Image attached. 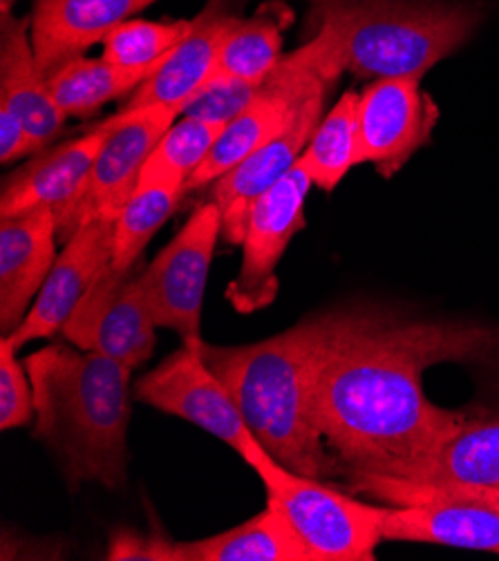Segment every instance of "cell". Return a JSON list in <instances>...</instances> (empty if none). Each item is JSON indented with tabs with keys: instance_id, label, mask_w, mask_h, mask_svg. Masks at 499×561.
I'll list each match as a JSON object with an SVG mask.
<instances>
[{
	"instance_id": "6da1fadb",
	"label": "cell",
	"mask_w": 499,
	"mask_h": 561,
	"mask_svg": "<svg viewBox=\"0 0 499 561\" xmlns=\"http://www.w3.org/2000/svg\"><path fill=\"white\" fill-rule=\"evenodd\" d=\"M495 352L499 331L484 324L341 311L314 376L316 425L345 474H393L466 419L426 397V371Z\"/></svg>"
},
{
	"instance_id": "7a4b0ae2",
	"label": "cell",
	"mask_w": 499,
	"mask_h": 561,
	"mask_svg": "<svg viewBox=\"0 0 499 561\" xmlns=\"http://www.w3.org/2000/svg\"><path fill=\"white\" fill-rule=\"evenodd\" d=\"M341 311L307 318L266 341L219 347L200 343L215 376L229 387L251 432L285 468L331 479L345 472L314 416V376Z\"/></svg>"
},
{
	"instance_id": "3957f363",
	"label": "cell",
	"mask_w": 499,
	"mask_h": 561,
	"mask_svg": "<svg viewBox=\"0 0 499 561\" xmlns=\"http://www.w3.org/2000/svg\"><path fill=\"white\" fill-rule=\"evenodd\" d=\"M23 365L34 391L32 434L59 461L68 488H124L133 369L68 341L41 347Z\"/></svg>"
},
{
	"instance_id": "277c9868",
	"label": "cell",
	"mask_w": 499,
	"mask_h": 561,
	"mask_svg": "<svg viewBox=\"0 0 499 561\" xmlns=\"http://www.w3.org/2000/svg\"><path fill=\"white\" fill-rule=\"evenodd\" d=\"M311 21L363 79H423L479 27L481 10L453 0H309Z\"/></svg>"
},
{
	"instance_id": "5b68a950",
	"label": "cell",
	"mask_w": 499,
	"mask_h": 561,
	"mask_svg": "<svg viewBox=\"0 0 499 561\" xmlns=\"http://www.w3.org/2000/svg\"><path fill=\"white\" fill-rule=\"evenodd\" d=\"M352 492L387 506L383 541H417L499 554V488L415 485L383 474H350Z\"/></svg>"
},
{
	"instance_id": "8992f818",
	"label": "cell",
	"mask_w": 499,
	"mask_h": 561,
	"mask_svg": "<svg viewBox=\"0 0 499 561\" xmlns=\"http://www.w3.org/2000/svg\"><path fill=\"white\" fill-rule=\"evenodd\" d=\"M253 470L266 490V503L287 522L309 561L376 559L387 506H372L322 479L298 474L269 453Z\"/></svg>"
},
{
	"instance_id": "52a82bcc",
	"label": "cell",
	"mask_w": 499,
	"mask_h": 561,
	"mask_svg": "<svg viewBox=\"0 0 499 561\" xmlns=\"http://www.w3.org/2000/svg\"><path fill=\"white\" fill-rule=\"evenodd\" d=\"M200 343H184L182 350L144 374L135 382L133 397L148 408L202 427L253 468L266 455V447L251 432L229 387L206 365Z\"/></svg>"
},
{
	"instance_id": "ba28073f",
	"label": "cell",
	"mask_w": 499,
	"mask_h": 561,
	"mask_svg": "<svg viewBox=\"0 0 499 561\" xmlns=\"http://www.w3.org/2000/svg\"><path fill=\"white\" fill-rule=\"evenodd\" d=\"M222 213L211 199L197 206L180 233L144 266V289L157 329L180 333L182 343L202 341V305Z\"/></svg>"
},
{
	"instance_id": "9c48e42d",
	"label": "cell",
	"mask_w": 499,
	"mask_h": 561,
	"mask_svg": "<svg viewBox=\"0 0 499 561\" xmlns=\"http://www.w3.org/2000/svg\"><path fill=\"white\" fill-rule=\"evenodd\" d=\"M180 112L169 107L120 110L113 115L107 137L99 148L92 173L81 202L70 219L59 229V240L66 244L75 231L94 219L115 221L141 182V171Z\"/></svg>"
},
{
	"instance_id": "30bf717a",
	"label": "cell",
	"mask_w": 499,
	"mask_h": 561,
	"mask_svg": "<svg viewBox=\"0 0 499 561\" xmlns=\"http://www.w3.org/2000/svg\"><path fill=\"white\" fill-rule=\"evenodd\" d=\"M311 186V178L296 163L251 208L242 240V266L227 287V300L238 313L262 311L279 296L275 268L292 238L305 229V204Z\"/></svg>"
},
{
	"instance_id": "8fae6325",
	"label": "cell",
	"mask_w": 499,
	"mask_h": 561,
	"mask_svg": "<svg viewBox=\"0 0 499 561\" xmlns=\"http://www.w3.org/2000/svg\"><path fill=\"white\" fill-rule=\"evenodd\" d=\"M155 329L144 266L137 264L122 277L105 268L61 333L75 347L105 354L135 371L155 352Z\"/></svg>"
},
{
	"instance_id": "7c38bea8",
	"label": "cell",
	"mask_w": 499,
	"mask_h": 561,
	"mask_svg": "<svg viewBox=\"0 0 499 561\" xmlns=\"http://www.w3.org/2000/svg\"><path fill=\"white\" fill-rule=\"evenodd\" d=\"M439 119V107L421 79H376L359 94V163H372L390 180L408 159L428 144Z\"/></svg>"
},
{
	"instance_id": "4fadbf2b",
	"label": "cell",
	"mask_w": 499,
	"mask_h": 561,
	"mask_svg": "<svg viewBox=\"0 0 499 561\" xmlns=\"http://www.w3.org/2000/svg\"><path fill=\"white\" fill-rule=\"evenodd\" d=\"M110 124L90 128L81 137L36 152L25 165L16 168L0 188V219H10L36 208H52L59 229L81 202L94 159L103 146Z\"/></svg>"
},
{
	"instance_id": "5bb4252c",
	"label": "cell",
	"mask_w": 499,
	"mask_h": 561,
	"mask_svg": "<svg viewBox=\"0 0 499 561\" xmlns=\"http://www.w3.org/2000/svg\"><path fill=\"white\" fill-rule=\"evenodd\" d=\"M115 221L94 219L83 224L57 255L45 285L25 320L5 339L19 352L27 343L45 341L64 331L86 294L113 260Z\"/></svg>"
},
{
	"instance_id": "9a60e30c",
	"label": "cell",
	"mask_w": 499,
	"mask_h": 561,
	"mask_svg": "<svg viewBox=\"0 0 499 561\" xmlns=\"http://www.w3.org/2000/svg\"><path fill=\"white\" fill-rule=\"evenodd\" d=\"M327 92H316L285 133L258 148L213 184V202L222 213V240L242 244L251 208L298 163L320 124Z\"/></svg>"
},
{
	"instance_id": "2e32d148",
	"label": "cell",
	"mask_w": 499,
	"mask_h": 561,
	"mask_svg": "<svg viewBox=\"0 0 499 561\" xmlns=\"http://www.w3.org/2000/svg\"><path fill=\"white\" fill-rule=\"evenodd\" d=\"M238 19L236 0H211L191 19L186 38L133 92L122 110L169 107L182 115V107L213 79L219 47Z\"/></svg>"
},
{
	"instance_id": "e0dca14e",
	"label": "cell",
	"mask_w": 499,
	"mask_h": 561,
	"mask_svg": "<svg viewBox=\"0 0 499 561\" xmlns=\"http://www.w3.org/2000/svg\"><path fill=\"white\" fill-rule=\"evenodd\" d=\"M59 224L52 208L0 219V329L10 335L30 313L57 262Z\"/></svg>"
},
{
	"instance_id": "ac0fdd59",
	"label": "cell",
	"mask_w": 499,
	"mask_h": 561,
	"mask_svg": "<svg viewBox=\"0 0 499 561\" xmlns=\"http://www.w3.org/2000/svg\"><path fill=\"white\" fill-rule=\"evenodd\" d=\"M152 3L155 0H36L30 34L41 72L49 77L79 59Z\"/></svg>"
},
{
	"instance_id": "d6986e66",
	"label": "cell",
	"mask_w": 499,
	"mask_h": 561,
	"mask_svg": "<svg viewBox=\"0 0 499 561\" xmlns=\"http://www.w3.org/2000/svg\"><path fill=\"white\" fill-rule=\"evenodd\" d=\"M30 27V19H0V105L23 122L36 154L64 133L68 117L36 64Z\"/></svg>"
},
{
	"instance_id": "ffe728a7",
	"label": "cell",
	"mask_w": 499,
	"mask_h": 561,
	"mask_svg": "<svg viewBox=\"0 0 499 561\" xmlns=\"http://www.w3.org/2000/svg\"><path fill=\"white\" fill-rule=\"evenodd\" d=\"M393 477L415 485L499 488V416H466L432 450L404 463Z\"/></svg>"
},
{
	"instance_id": "44dd1931",
	"label": "cell",
	"mask_w": 499,
	"mask_h": 561,
	"mask_svg": "<svg viewBox=\"0 0 499 561\" xmlns=\"http://www.w3.org/2000/svg\"><path fill=\"white\" fill-rule=\"evenodd\" d=\"M171 561H309L281 517L266 508L249 522L197 541H171Z\"/></svg>"
},
{
	"instance_id": "7402d4cb",
	"label": "cell",
	"mask_w": 499,
	"mask_h": 561,
	"mask_svg": "<svg viewBox=\"0 0 499 561\" xmlns=\"http://www.w3.org/2000/svg\"><path fill=\"white\" fill-rule=\"evenodd\" d=\"M290 23L292 12L279 3L260 8L251 19H238L219 47L213 77L264 83L283 61V30Z\"/></svg>"
},
{
	"instance_id": "603a6c76",
	"label": "cell",
	"mask_w": 499,
	"mask_h": 561,
	"mask_svg": "<svg viewBox=\"0 0 499 561\" xmlns=\"http://www.w3.org/2000/svg\"><path fill=\"white\" fill-rule=\"evenodd\" d=\"M150 75V70L115 66L103 56H99V59L79 56V59L49 75L47 81L54 101L59 103L66 117L88 119L97 115L99 107L105 103L135 92Z\"/></svg>"
},
{
	"instance_id": "cb8c5ba5",
	"label": "cell",
	"mask_w": 499,
	"mask_h": 561,
	"mask_svg": "<svg viewBox=\"0 0 499 561\" xmlns=\"http://www.w3.org/2000/svg\"><path fill=\"white\" fill-rule=\"evenodd\" d=\"M359 92L348 90L316 126L298 163L325 193L334 191L359 163Z\"/></svg>"
},
{
	"instance_id": "d4e9b609",
	"label": "cell",
	"mask_w": 499,
	"mask_h": 561,
	"mask_svg": "<svg viewBox=\"0 0 499 561\" xmlns=\"http://www.w3.org/2000/svg\"><path fill=\"white\" fill-rule=\"evenodd\" d=\"M182 195V184L139 182V188L115 219L113 260L107 266L110 273L122 277L139 264L148 242L175 213Z\"/></svg>"
},
{
	"instance_id": "484cf974",
	"label": "cell",
	"mask_w": 499,
	"mask_h": 561,
	"mask_svg": "<svg viewBox=\"0 0 499 561\" xmlns=\"http://www.w3.org/2000/svg\"><path fill=\"white\" fill-rule=\"evenodd\" d=\"M225 128L222 124L182 117L152 148L141 171V182H173L186 188V182L204 163Z\"/></svg>"
},
{
	"instance_id": "4316f807",
	"label": "cell",
	"mask_w": 499,
	"mask_h": 561,
	"mask_svg": "<svg viewBox=\"0 0 499 561\" xmlns=\"http://www.w3.org/2000/svg\"><path fill=\"white\" fill-rule=\"evenodd\" d=\"M191 21H124L103 41L110 64L155 72L189 34Z\"/></svg>"
},
{
	"instance_id": "83f0119b",
	"label": "cell",
	"mask_w": 499,
	"mask_h": 561,
	"mask_svg": "<svg viewBox=\"0 0 499 561\" xmlns=\"http://www.w3.org/2000/svg\"><path fill=\"white\" fill-rule=\"evenodd\" d=\"M260 85L249 83V81H240V79L213 77L182 107V117H193V119H200V122L227 126L240 115L242 110H247V105L260 92Z\"/></svg>"
},
{
	"instance_id": "f1b7e54d",
	"label": "cell",
	"mask_w": 499,
	"mask_h": 561,
	"mask_svg": "<svg viewBox=\"0 0 499 561\" xmlns=\"http://www.w3.org/2000/svg\"><path fill=\"white\" fill-rule=\"evenodd\" d=\"M34 421V391L25 365L3 335L0 341V430L25 427Z\"/></svg>"
},
{
	"instance_id": "f546056e",
	"label": "cell",
	"mask_w": 499,
	"mask_h": 561,
	"mask_svg": "<svg viewBox=\"0 0 499 561\" xmlns=\"http://www.w3.org/2000/svg\"><path fill=\"white\" fill-rule=\"evenodd\" d=\"M113 561H171V539L159 537V535H150V537H141L128 530H120L113 537V543H110L107 557Z\"/></svg>"
},
{
	"instance_id": "4dcf8cb0",
	"label": "cell",
	"mask_w": 499,
	"mask_h": 561,
	"mask_svg": "<svg viewBox=\"0 0 499 561\" xmlns=\"http://www.w3.org/2000/svg\"><path fill=\"white\" fill-rule=\"evenodd\" d=\"M27 154H34V150L23 122L12 110L0 105V161L14 163Z\"/></svg>"
},
{
	"instance_id": "1f68e13d",
	"label": "cell",
	"mask_w": 499,
	"mask_h": 561,
	"mask_svg": "<svg viewBox=\"0 0 499 561\" xmlns=\"http://www.w3.org/2000/svg\"><path fill=\"white\" fill-rule=\"evenodd\" d=\"M19 3V0H0V19H10L14 16V5Z\"/></svg>"
}]
</instances>
